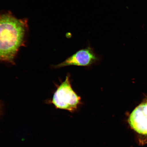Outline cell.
<instances>
[{"label": "cell", "instance_id": "3", "mask_svg": "<svg viewBox=\"0 0 147 147\" xmlns=\"http://www.w3.org/2000/svg\"><path fill=\"white\" fill-rule=\"evenodd\" d=\"M98 60L93 49L90 47L81 49L67 58L62 63L56 66L60 67L70 65L89 66Z\"/></svg>", "mask_w": 147, "mask_h": 147}, {"label": "cell", "instance_id": "4", "mask_svg": "<svg viewBox=\"0 0 147 147\" xmlns=\"http://www.w3.org/2000/svg\"><path fill=\"white\" fill-rule=\"evenodd\" d=\"M128 122L131 128L137 133L147 135V101L133 110L129 116Z\"/></svg>", "mask_w": 147, "mask_h": 147}, {"label": "cell", "instance_id": "2", "mask_svg": "<svg viewBox=\"0 0 147 147\" xmlns=\"http://www.w3.org/2000/svg\"><path fill=\"white\" fill-rule=\"evenodd\" d=\"M69 78L68 74L65 80L55 91L52 103L57 108L73 111L80 104L81 98L73 89Z\"/></svg>", "mask_w": 147, "mask_h": 147}, {"label": "cell", "instance_id": "1", "mask_svg": "<svg viewBox=\"0 0 147 147\" xmlns=\"http://www.w3.org/2000/svg\"><path fill=\"white\" fill-rule=\"evenodd\" d=\"M28 28L27 19H18L9 12L0 14V61L14 63Z\"/></svg>", "mask_w": 147, "mask_h": 147}]
</instances>
